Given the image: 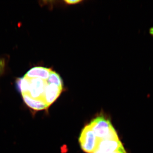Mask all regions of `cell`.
Masks as SVG:
<instances>
[{"label": "cell", "instance_id": "10", "mask_svg": "<svg viewBox=\"0 0 153 153\" xmlns=\"http://www.w3.org/2000/svg\"><path fill=\"white\" fill-rule=\"evenodd\" d=\"M66 4H78V3H80L82 2L81 1L79 0H67L65 1Z\"/></svg>", "mask_w": 153, "mask_h": 153}, {"label": "cell", "instance_id": "6", "mask_svg": "<svg viewBox=\"0 0 153 153\" xmlns=\"http://www.w3.org/2000/svg\"><path fill=\"white\" fill-rule=\"evenodd\" d=\"M52 70L50 68L38 66L30 69L25 76L29 79L39 78L47 81Z\"/></svg>", "mask_w": 153, "mask_h": 153}, {"label": "cell", "instance_id": "12", "mask_svg": "<svg viewBox=\"0 0 153 153\" xmlns=\"http://www.w3.org/2000/svg\"><path fill=\"white\" fill-rule=\"evenodd\" d=\"M94 153H104L101 152H99V151L96 150ZM127 153L125 149H123L121 150L117 151V152H113L111 153Z\"/></svg>", "mask_w": 153, "mask_h": 153}, {"label": "cell", "instance_id": "7", "mask_svg": "<svg viewBox=\"0 0 153 153\" xmlns=\"http://www.w3.org/2000/svg\"><path fill=\"white\" fill-rule=\"evenodd\" d=\"M22 95L25 103L32 109L40 111L47 109L49 107L44 102L33 99L26 94H22Z\"/></svg>", "mask_w": 153, "mask_h": 153}, {"label": "cell", "instance_id": "11", "mask_svg": "<svg viewBox=\"0 0 153 153\" xmlns=\"http://www.w3.org/2000/svg\"><path fill=\"white\" fill-rule=\"evenodd\" d=\"M5 66V61L3 59H0V75L3 72Z\"/></svg>", "mask_w": 153, "mask_h": 153}, {"label": "cell", "instance_id": "9", "mask_svg": "<svg viewBox=\"0 0 153 153\" xmlns=\"http://www.w3.org/2000/svg\"><path fill=\"white\" fill-rule=\"evenodd\" d=\"M47 84H53L58 87L63 88V82L61 77L57 73L54 71H51L49 78L47 80Z\"/></svg>", "mask_w": 153, "mask_h": 153}, {"label": "cell", "instance_id": "4", "mask_svg": "<svg viewBox=\"0 0 153 153\" xmlns=\"http://www.w3.org/2000/svg\"><path fill=\"white\" fill-rule=\"evenodd\" d=\"M124 149L119 139L100 140L97 150L101 152H113Z\"/></svg>", "mask_w": 153, "mask_h": 153}, {"label": "cell", "instance_id": "13", "mask_svg": "<svg viewBox=\"0 0 153 153\" xmlns=\"http://www.w3.org/2000/svg\"><path fill=\"white\" fill-rule=\"evenodd\" d=\"M149 33L152 36H153V27H152L149 29Z\"/></svg>", "mask_w": 153, "mask_h": 153}, {"label": "cell", "instance_id": "5", "mask_svg": "<svg viewBox=\"0 0 153 153\" xmlns=\"http://www.w3.org/2000/svg\"><path fill=\"white\" fill-rule=\"evenodd\" d=\"M63 88L55 84H47L43 96V102L49 107L59 97Z\"/></svg>", "mask_w": 153, "mask_h": 153}, {"label": "cell", "instance_id": "3", "mask_svg": "<svg viewBox=\"0 0 153 153\" xmlns=\"http://www.w3.org/2000/svg\"><path fill=\"white\" fill-rule=\"evenodd\" d=\"M30 81L29 90L26 94L33 99L43 102V96L47 84V81L39 78H31Z\"/></svg>", "mask_w": 153, "mask_h": 153}, {"label": "cell", "instance_id": "1", "mask_svg": "<svg viewBox=\"0 0 153 153\" xmlns=\"http://www.w3.org/2000/svg\"><path fill=\"white\" fill-rule=\"evenodd\" d=\"M89 125L100 140L119 139L110 121L103 116L97 117L94 119Z\"/></svg>", "mask_w": 153, "mask_h": 153}, {"label": "cell", "instance_id": "8", "mask_svg": "<svg viewBox=\"0 0 153 153\" xmlns=\"http://www.w3.org/2000/svg\"><path fill=\"white\" fill-rule=\"evenodd\" d=\"M30 79L25 77L19 78L17 79L16 85L18 90L22 93V94L27 93L30 86Z\"/></svg>", "mask_w": 153, "mask_h": 153}, {"label": "cell", "instance_id": "2", "mask_svg": "<svg viewBox=\"0 0 153 153\" xmlns=\"http://www.w3.org/2000/svg\"><path fill=\"white\" fill-rule=\"evenodd\" d=\"M100 140L89 125L82 129L79 142L82 150L86 153H94L97 150Z\"/></svg>", "mask_w": 153, "mask_h": 153}]
</instances>
